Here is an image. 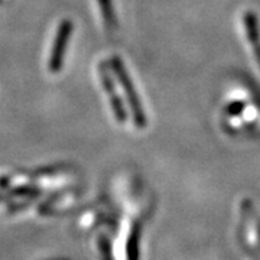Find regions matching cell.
<instances>
[{
  "instance_id": "obj_6",
  "label": "cell",
  "mask_w": 260,
  "mask_h": 260,
  "mask_svg": "<svg viewBox=\"0 0 260 260\" xmlns=\"http://www.w3.org/2000/svg\"><path fill=\"white\" fill-rule=\"evenodd\" d=\"M242 117L243 120H244V123H251V121H254L257 119V109H256L254 106H247V107H244Z\"/></svg>"
},
{
  "instance_id": "obj_5",
  "label": "cell",
  "mask_w": 260,
  "mask_h": 260,
  "mask_svg": "<svg viewBox=\"0 0 260 260\" xmlns=\"http://www.w3.org/2000/svg\"><path fill=\"white\" fill-rule=\"evenodd\" d=\"M99 6H100V12H102L103 20L106 23L107 29L114 28V13H113L112 0H99Z\"/></svg>"
},
{
  "instance_id": "obj_2",
  "label": "cell",
  "mask_w": 260,
  "mask_h": 260,
  "mask_svg": "<svg viewBox=\"0 0 260 260\" xmlns=\"http://www.w3.org/2000/svg\"><path fill=\"white\" fill-rule=\"evenodd\" d=\"M73 34V22L64 19L59 26L56 28L55 38L52 41V48H51V52H49V59H48V70L49 73L56 74L59 73L62 62H64V55L65 51H67V44L71 38Z\"/></svg>"
},
{
  "instance_id": "obj_3",
  "label": "cell",
  "mask_w": 260,
  "mask_h": 260,
  "mask_svg": "<svg viewBox=\"0 0 260 260\" xmlns=\"http://www.w3.org/2000/svg\"><path fill=\"white\" fill-rule=\"evenodd\" d=\"M100 80H102L103 87L104 90L107 91V95H109V102H110V106H112V110L114 113V117L119 123H124L126 121V113H124V109L121 106L120 97L117 95V90H116V85L112 81L110 78V74H109V70L107 68H103L100 67Z\"/></svg>"
},
{
  "instance_id": "obj_1",
  "label": "cell",
  "mask_w": 260,
  "mask_h": 260,
  "mask_svg": "<svg viewBox=\"0 0 260 260\" xmlns=\"http://www.w3.org/2000/svg\"><path fill=\"white\" fill-rule=\"evenodd\" d=\"M112 68L113 71H114V74L117 75V78L120 80L121 88H123L124 95H126V99L129 102L130 110H132L133 119H135V124L138 127H145L146 126V117H145L143 109L140 106V100L138 99V95H136V91H135V87H133V84L130 81L129 74L124 71V67H123L121 61L117 56L113 58Z\"/></svg>"
},
{
  "instance_id": "obj_4",
  "label": "cell",
  "mask_w": 260,
  "mask_h": 260,
  "mask_svg": "<svg viewBox=\"0 0 260 260\" xmlns=\"http://www.w3.org/2000/svg\"><path fill=\"white\" fill-rule=\"evenodd\" d=\"M244 29L247 34V41L250 44L251 51L256 56V62L260 68V32L257 26V19L250 12L244 13Z\"/></svg>"
}]
</instances>
